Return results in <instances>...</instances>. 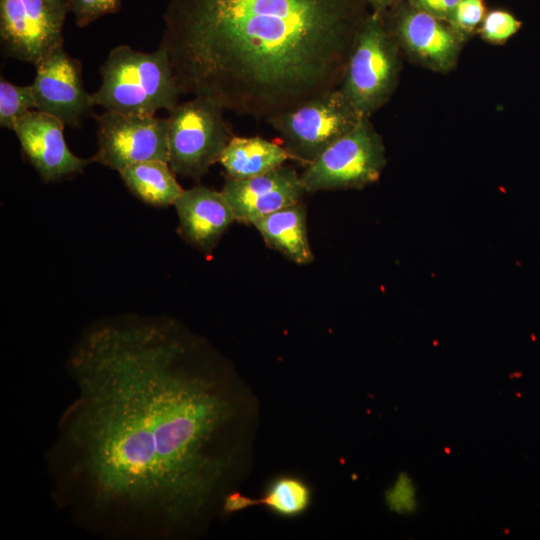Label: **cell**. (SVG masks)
<instances>
[{"instance_id":"24","label":"cell","mask_w":540,"mask_h":540,"mask_svg":"<svg viewBox=\"0 0 540 540\" xmlns=\"http://www.w3.org/2000/svg\"><path fill=\"white\" fill-rule=\"evenodd\" d=\"M411 7L449 22L460 0H404Z\"/></svg>"},{"instance_id":"13","label":"cell","mask_w":540,"mask_h":540,"mask_svg":"<svg viewBox=\"0 0 540 540\" xmlns=\"http://www.w3.org/2000/svg\"><path fill=\"white\" fill-rule=\"evenodd\" d=\"M221 192L235 220L252 224L262 216L300 203L305 190L295 169L282 165L251 178L228 177Z\"/></svg>"},{"instance_id":"14","label":"cell","mask_w":540,"mask_h":540,"mask_svg":"<svg viewBox=\"0 0 540 540\" xmlns=\"http://www.w3.org/2000/svg\"><path fill=\"white\" fill-rule=\"evenodd\" d=\"M174 205L179 217V233L204 253L212 251L235 220L223 193L205 186L183 190Z\"/></svg>"},{"instance_id":"2","label":"cell","mask_w":540,"mask_h":540,"mask_svg":"<svg viewBox=\"0 0 540 540\" xmlns=\"http://www.w3.org/2000/svg\"><path fill=\"white\" fill-rule=\"evenodd\" d=\"M364 0H171L160 46L181 94L269 119L338 88Z\"/></svg>"},{"instance_id":"4","label":"cell","mask_w":540,"mask_h":540,"mask_svg":"<svg viewBox=\"0 0 540 540\" xmlns=\"http://www.w3.org/2000/svg\"><path fill=\"white\" fill-rule=\"evenodd\" d=\"M382 13L371 12L355 40L339 86L353 107L369 117L392 94L398 75V45Z\"/></svg>"},{"instance_id":"19","label":"cell","mask_w":540,"mask_h":540,"mask_svg":"<svg viewBox=\"0 0 540 540\" xmlns=\"http://www.w3.org/2000/svg\"><path fill=\"white\" fill-rule=\"evenodd\" d=\"M35 109L31 85H16L1 77L0 126L13 130L16 122Z\"/></svg>"},{"instance_id":"25","label":"cell","mask_w":540,"mask_h":540,"mask_svg":"<svg viewBox=\"0 0 540 540\" xmlns=\"http://www.w3.org/2000/svg\"><path fill=\"white\" fill-rule=\"evenodd\" d=\"M372 9V12L384 13L394 6L399 0H364Z\"/></svg>"},{"instance_id":"5","label":"cell","mask_w":540,"mask_h":540,"mask_svg":"<svg viewBox=\"0 0 540 540\" xmlns=\"http://www.w3.org/2000/svg\"><path fill=\"white\" fill-rule=\"evenodd\" d=\"M223 111L204 97H193L169 111L168 163L175 174L197 180L219 162L234 136Z\"/></svg>"},{"instance_id":"8","label":"cell","mask_w":540,"mask_h":540,"mask_svg":"<svg viewBox=\"0 0 540 540\" xmlns=\"http://www.w3.org/2000/svg\"><path fill=\"white\" fill-rule=\"evenodd\" d=\"M69 0H0V42L7 58L37 65L63 45Z\"/></svg>"},{"instance_id":"11","label":"cell","mask_w":540,"mask_h":540,"mask_svg":"<svg viewBox=\"0 0 540 540\" xmlns=\"http://www.w3.org/2000/svg\"><path fill=\"white\" fill-rule=\"evenodd\" d=\"M383 15L390 19L386 25L397 43L422 64L440 72L455 66L465 35L449 22L416 10L404 0Z\"/></svg>"},{"instance_id":"17","label":"cell","mask_w":540,"mask_h":540,"mask_svg":"<svg viewBox=\"0 0 540 540\" xmlns=\"http://www.w3.org/2000/svg\"><path fill=\"white\" fill-rule=\"evenodd\" d=\"M119 174L126 187L143 202L155 207L174 205L182 194L168 162L160 160L132 164Z\"/></svg>"},{"instance_id":"15","label":"cell","mask_w":540,"mask_h":540,"mask_svg":"<svg viewBox=\"0 0 540 540\" xmlns=\"http://www.w3.org/2000/svg\"><path fill=\"white\" fill-rule=\"evenodd\" d=\"M252 224L268 246L280 251L295 263L312 262L313 253L306 229V210L301 202L262 216Z\"/></svg>"},{"instance_id":"1","label":"cell","mask_w":540,"mask_h":540,"mask_svg":"<svg viewBox=\"0 0 540 540\" xmlns=\"http://www.w3.org/2000/svg\"><path fill=\"white\" fill-rule=\"evenodd\" d=\"M173 321L121 316L69 354L75 396L46 453L51 497L107 539L166 540L206 513L232 465L229 384Z\"/></svg>"},{"instance_id":"7","label":"cell","mask_w":540,"mask_h":540,"mask_svg":"<svg viewBox=\"0 0 540 540\" xmlns=\"http://www.w3.org/2000/svg\"><path fill=\"white\" fill-rule=\"evenodd\" d=\"M362 118L338 87L267 122L291 158L307 166Z\"/></svg>"},{"instance_id":"12","label":"cell","mask_w":540,"mask_h":540,"mask_svg":"<svg viewBox=\"0 0 540 540\" xmlns=\"http://www.w3.org/2000/svg\"><path fill=\"white\" fill-rule=\"evenodd\" d=\"M64 124L54 116L32 110L19 119L15 132L22 151L44 182H55L81 173L92 162L71 152L63 134Z\"/></svg>"},{"instance_id":"20","label":"cell","mask_w":540,"mask_h":540,"mask_svg":"<svg viewBox=\"0 0 540 540\" xmlns=\"http://www.w3.org/2000/svg\"><path fill=\"white\" fill-rule=\"evenodd\" d=\"M521 25V21L512 13L494 9L486 12L479 26V32L485 41L503 44L520 30Z\"/></svg>"},{"instance_id":"10","label":"cell","mask_w":540,"mask_h":540,"mask_svg":"<svg viewBox=\"0 0 540 540\" xmlns=\"http://www.w3.org/2000/svg\"><path fill=\"white\" fill-rule=\"evenodd\" d=\"M31 84L35 109L59 119L65 126L79 128L94 116L92 94L84 87L81 62L71 57L63 45L55 48L37 65Z\"/></svg>"},{"instance_id":"16","label":"cell","mask_w":540,"mask_h":540,"mask_svg":"<svg viewBox=\"0 0 540 540\" xmlns=\"http://www.w3.org/2000/svg\"><path fill=\"white\" fill-rule=\"evenodd\" d=\"M291 158L288 151L275 142L261 137L233 136L221 154L219 162L228 177L246 179L269 172Z\"/></svg>"},{"instance_id":"21","label":"cell","mask_w":540,"mask_h":540,"mask_svg":"<svg viewBox=\"0 0 540 540\" xmlns=\"http://www.w3.org/2000/svg\"><path fill=\"white\" fill-rule=\"evenodd\" d=\"M386 503L392 511L399 514H409L416 510V487L406 473L399 474L394 484L387 490Z\"/></svg>"},{"instance_id":"3","label":"cell","mask_w":540,"mask_h":540,"mask_svg":"<svg viewBox=\"0 0 540 540\" xmlns=\"http://www.w3.org/2000/svg\"><path fill=\"white\" fill-rule=\"evenodd\" d=\"M101 84L92 93L94 105L128 115L153 116L170 111L180 93L166 50L153 52L118 45L99 69Z\"/></svg>"},{"instance_id":"18","label":"cell","mask_w":540,"mask_h":540,"mask_svg":"<svg viewBox=\"0 0 540 540\" xmlns=\"http://www.w3.org/2000/svg\"><path fill=\"white\" fill-rule=\"evenodd\" d=\"M310 503V490L305 483L294 477H281L268 488L265 497L250 499L238 492L223 498L222 511L231 514L254 505H264L271 511L284 516L302 513Z\"/></svg>"},{"instance_id":"6","label":"cell","mask_w":540,"mask_h":540,"mask_svg":"<svg viewBox=\"0 0 540 540\" xmlns=\"http://www.w3.org/2000/svg\"><path fill=\"white\" fill-rule=\"evenodd\" d=\"M385 149L369 117L327 147L300 176L305 192L360 189L377 181Z\"/></svg>"},{"instance_id":"23","label":"cell","mask_w":540,"mask_h":540,"mask_svg":"<svg viewBox=\"0 0 540 540\" xmlns=\"http://www.w3.org/2000/svg\"><path fill=\"white\" fill-rule=\"evenodd\" d=\"M486 14L484 0H460L449 23L466 35L478 28Z\"/></svg>"},{"instance_id":"9","label":"cell","mask_w":540,"mask_h":540,"mask_svg":"<svg viewBox=\"0 0 540 540\" xmlns=\"http://www.w3.org/2000/svg\"><path fill=\"white\" fill-rule=\"evenodd\" d=\"M94 119L98 149L92 162L119 172L143 161H169L167 118L105 110Z\"/></svg>"},{"instance_id":"22","label":"cell","mask_w":540,"mask_h":540,"mask_svg":"<svg viewBox=\"0 0 540 540\" xmlns=\"http://www.w3.org/2000/svg\"><path fill=\"white\" fill-rule=\"evenodd\" d=\"M120 3L121 0H69V7L76 25L84 28L104 15L116 13Z\"/></svg>"}]
</instances>
